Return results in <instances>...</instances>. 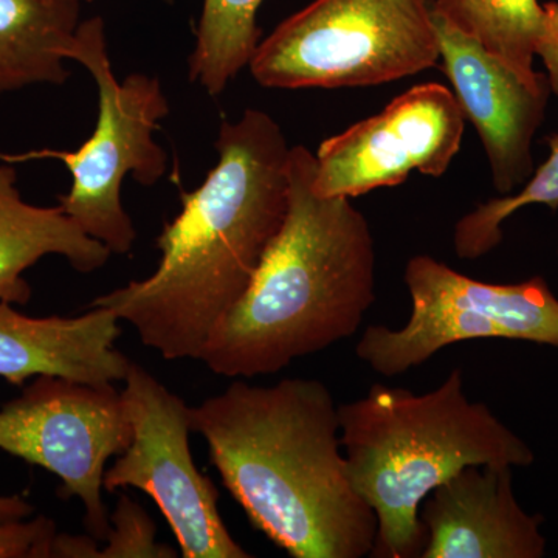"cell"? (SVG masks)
<instances>
[{"mask_svg": "<svg viewBox=\"0 0 558 558\" xmlns=\"http://www.w3.org/2000/svg\"><path fill=\"white\" fill-rule=\"evenodd\" d=\"M33 512H35V508L24 497H20V495L2 497L0 495V524L27 520Z\"/></svg>", "mask_w": 558, "mask_h": 558, "instance_id": "cell-22", "label": "cell"}, {"mask_svg": "<svg viewBox=\"0 0 558 558\" xmlns=\"http://www.w3.org/2000/svg\"><path fill=\"white\" fill-rule=\"evenodd\" d=\"M157 527L148 513L128 495L121 494L110 517L106 546L97 558H172L174 549L156 542Z\"/></svg>", "mask_w": 558, "mask_h": 558, "instance_id": "cell-19", "label": "cell"}, {"mask_svg": "<svg viewBox=\"0 0 558 558\" xmlns=\"http://www.w3.org/2000/svg\"><path fill=\"white\" fill-rule=\"evenodd\" d=\"M440 68L459 108L478 132L495 190L512 194L534 174L532 142L545 120L548 76L531 83L433 11Z\"/></svg>", "mask_w": 558, "mask_h": 558, "instance_id": "cell-11", "label": "cell"}, {"mask_svg": "<svg viewBox=\"0 0 558 558\" xmlns=\"http://www.w3.org/2000/svg\"><path fill=\"white\" fill-rule=\"evenodd\" d=\"M119 317L92 306L80 317H28L0 301V377L22 387L38 376L90 385L126 379L131 360L113 347Z\"/></svg>", "mask_w": 558, "mask_h": 558, "instance_id": "cell-13", "label": "cell"}, {"mask_svg": "<svg viewBox=\"0 0 558 558\" xmlns=\"http://www.w3.org/2000/svg\"><path fill=\"white\" fill-rule=\"evenodd\" d=\"M432 0H314L260 40L250 61L269 89L392 83L438 68Z\"/></svg>", "mask_w": 558, "mask_h": 558, "instance_id": "cell-5", "label": "cell"}, {"mask_svg": "<svg viewBox=\"0 0 558 558\" xmlns=\"http://www.w3.org/2000/svg\"><path fill=\"white\" fill-rule=\"evenodd\" d=\"M403 281L411 299L407 325L369 326L355 347L357 357L380 376H399L462 341L523 340L558 348V299L542 277L490 284L417 255L407 263Z\"/></svg>", "mask_w": 558, "mask_h": 558, "instance_id": "cell-7", "label": "cell"}, {"mask_svg": "<svg viewBox=\"0 0 558 558\" xmlns=\"http://www.w3.org/2000/svg\"><path fill=\"white\" fill-rule=\"evenodd\" d=\"M464 131V113L449 87L416 84L377 116L318 146L315 193L352 199L402 185L413 171L442 178L461 149Z\"/></svg>", "mask_w": 558, "mask_h": 558, "instance_id": "cell-10", "label": "cell"}, {"mask_svg": "<svg viewBox=\"0 0 558 558\" xmlns=\"http://www.w3.org/2000/svg\"><path fill=\"white\" fill-rule=\"evenodd\" d=\"M543 24L535 54H538L548 72L550 92L558 95V2L543 3Z\"/></svg>", "mask_w": 558, "mask_h": 558, "instance_id": "cell-21", "label": "cell"}, {"mask_svg": "<svg viewBox=\"0 0 558 558\" xmlns=\"http://www.w3.org/2000/svg\"><path fill=\"white\" fill-rule=\"evenodd\" d=\"M132 425L113 385L38 376L0 409V450L53 473L62 498L76 497L92 537L106 539V464L130 447Z\"/></svg>", "mask_w": 558, "mask_h": 558, "instance_id": "cell-8", "label": "cell"}, {"mask_svg": "<svg viewBox=\"0 0 558 558\" xmlns=\"http://www.w3.org/2000/svg\"><path fill=\"white\" fill-rule=\"evenodd\" d=\"M191 429L252 526L290 557L373 554L377 517L349 476L339 405L323 381L234 379L191 407Z\"/></svg>", "mask_w": 558, "mask_h": 558, "instance_id": "cell-2", "label": "cell"}, {"mask_svg": "<svg viewBox=\"0 0 558 558\" xmlns=\"http://www.w3.org/2000/svg\"><path fill=\"white\" fill-rule=\"evenodd\" d=\"M90 73L98 90V120L92 137L76 150H46L72 175L60 207L84 233L100 241L112 255H128L137 231L123 207L121 189L128 174L140 185H156L168 167V156L154 132L170 113V102L156 76L132 73L117 80L100 16L80 22L68 50Z\"/></svg>", "mask_w": 558, "mask_h": 558, "instance_id": "cell-6", "label": "cell"}, {"mask_svg": "<svg viewBox=\"0 0 558 558\" xmlns=\"http://www.w3.org/2000/svg\"><path fill=\"white\" fill-rule=\"evenodd\" d=\"M315 154L290 148L289 208L252 284L209 333L202 362L253 379L359 332L376 303V241L349 197L315 193Z\"/></svg>", "mask_w": 558, "mask_h": 558, "instance_id": "cell-3", "label": "cell"}, {"mask_svg": "<svg viewBox=\"0 0 558 558\" xmlns=\"http://www.w3.org/2000/svg\"><path fill=\"white\" fill-rule=\"evenodd\" d=\"M216 149L218 163L199 189L182 193V209L157 238L156 271L92 303L167 360L201 359L288 216L290 146L274 117L247 109L222 121Z\"/></svg>", "mask_w": 558, "mask_h": 558, "instance_id": "cell-1", "label": "cell"}, {"mask_svg": "<svg viewBox=\"0 0 558 558\" xmlns=\"http://www.w3.org/2000/svg\"><path fill=\"white\" fill-rule=\"evenodd\" d=\"M58 255L73 269L90 274L112 253L58 207H36L22 199L13 165L0 156V301L27 304L33 295L24 274L46 256Z\"/></svg>", "mask_w": 558, "mask_h": 558, "instance_id": "cell-14", "label": "cell"}, {"mask_svg": "<svg viewBox=\"0 0 558 558\" xmlns=\"http://www.w3.org/2000/svg\"><path fill=\"white\" fill-rule=\"evenodd\" d=\"M165 3H168V5H172V3H175V0H163Z\"/></svg>", "mask_w": 558, "mask_h": 558, "instance_id": "cell-23", "label": "cell"}, {"mask_svg": "<svg viewBox=\"0 0 558 558\" xmlns=\"http://www.w3.org/2000/svg\"><path fill=\"white\" fill-rule=\"evenodd\" d=\"M422 558H539L542 515H529L513 495L512 468L472 465L422 502Z\"/></svg>", "mask_w": 558, "mask_h": 558, "instance_id": "cell-12", "label": "cell"}, {"mask_svg": "<svg viewBox=\"0 0 558 558\" xmlns=\"http://www.w3.org/2000/svg\"><path fill=\"white\" fill-rule=\"evenodd\" d=\"M80 2H94V0H80Z\"/></svg>", "mask_w": 558, "mask_h": 558, "instance_id": "cell-24", "label": "cell"}, {"mask_svg": "<svg viewBox=\"0 0 558 558\" xmlns=\"http://www.w3.org/2000/svg\"><path fill=\"white\" fill-rule=\"evenodd\" d=\"M549 157L520 193L495 197L480 204L454 226L453 247L458 258L478 259L497 248L502 241V222L527 205L558 208V132L548 137Z\"/></svg>", "mask_w": 558, "mask_h": 558, "instance_id": "cell-18", "label": "cell"}, {"mask_svg": "<svg viewBox=\"0 0 558 558\" xmlns=\"http://www.w3.org/2000/svg\"><path fill=\"white\" fill-rule=\"evenodd\" d=\"M57 526L47 517L0 524V558H49Z\"/></svg>", "mask_w": 558, "mask_h": 558, "instance_id": "cell-20", "label": "cell"}, {"mask_svg": "<svg viewBox=\"0 0 558 558\" xmlns=\"http://www.w3.org/2000/svg\"><path fill=\"white\" fill-rule=\"evenodd\" d=\"M433 11L524 80L545 78L534 70L545 14L538 0H435Z\"/></svg>", "mask_w": 558, "mask_h": 558, "instance_id": "cell-16", "label": "cell"}, {"mask_svg": "<svg viewBox=\"0 0 558 558\" xmlns=\"http://www.w3.org/2000/svg\"><path fill=\"white\" fill-rule=\"evenodd\" d=\"M121 398L132 439L105 473V490L134 487L149 495L185 558L252 557L223 523L215 483L194 464L191 407L137 363H131Z\"/></svg>", "mask_w": 558, "mask_h": 558, "instance_id": "cell-9", "label": "cell"}, {"mask_svg": "<svg viewBox=\"0 0 558 558\" xmlns=\"http://www.w3.org/2000/svg\"><path fill=\"white\" fill-rule=\"evenodd\" d=\"M339 416L349 476L379 524L373 557H421L427 535L418 509L462 469L527 468L535 459L486 403L468 398L459 366L424 395L373 385L339 405Z\"/></svg>", "mask_w": 558, "mask_h": 558, "instance_id": "cell-4", "label": "cell"}, {"mask_svg": "<svg viewBox=\"0 0 558 558\" xmlns=\"http://www.w3.org/2000/svg\"><path fill=\"white\" fill-rule=\"evenodd\" d=\"M264 0H204L190 54V80L211 97L250 65L260 43L258 11Z\"/></svg>", "mask_w": 558, "mask_h": 558, "instance_id": "cell-17", "label": "cell"}, {"mask_svg": "<svg viewBox=\"0 0 558 558\" xmlns=\"http://www.w3.org/2000/svg\"><path fill=\"white\" fill-rule=\"evenodd\" d=\"M80 0H0V95L61 86L80 25Z\"/></svg>", "mask_w": 558, "mask_h": 558, "instance_id": "cell-15", "label": "cell"}]
</instances>
